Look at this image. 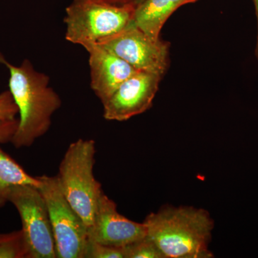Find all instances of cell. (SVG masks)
<instances>
[{"instance_id":"obj_11","label":"cell","mask_w":258,"mask_h":258,"mask_svg":"<svg viewBox=\"0 0 258 258\" xmlns=\"http://www.w3.org/2000/svg\"><path fill=\"white\" fill-rule=\"evenodd\" d=\"M198 0H144L135 8L133 22L142 31L155 40L160 39L164 24L183 5Z\"/></svg>"},{"instance_id":"obj_19","label":"cell","mask_w":258,"mask_h":258,"mask_svg":"<svg viewBox=\"0 0 258 258\" xmlns=\"http://www.w3.org/2000/svg\"><path fill=\"white\" fill-rule=\"evenodd\" d=\"M254 8H255L256 18H257V40H256L255 49H254V55L258 61V0H253Z\"/></svg>"},{"instance_id":"obj_15","label":"cell","mask_w":258,"mask_h":258,"mask_svg":"<svg viewBox=\"0 0 258 258\" xmlns=\"http://www.w3.org/2000/svg\"><path fill=\"white\" fill-rule=\"evenodd\" d=\"M84 258H126L124 247H113L88 241Z\"/></svg>"},{"instance_id":"obj_8","label":"cell","mask_w":258,"mask_h":258,"mask_svg":"<svg viewBox=\"0 0 258 258\" xmlns=\"http://www.w3.org/2000/svg\"><path fill=\"white\" fill-rule=\"evenodd\" d=\"M162 78L147 71L134 73L103 103V118L125 121L145 113L152 106Z\"/></svg>"},{"instance_id":"obj_7","label":"cell","mask_w":258,"mask_h":258,"mask_svg":"<svg viewBox=\"0 0 258 258\" xmlns=\"http://www.w3.org/2000/svg\"><path fill=\"white\" fill-rule=\"evenodd\" d=\"M137 71L164 76L169 66L170 43L149 37L134 23L98 42Z\"/></svg>"},{"instance_id":"obj_9","label":"cell","mask_w":258,"mask_h":258,"mask_svg":"<svg viewBox=\"0 0 258 258\" xmlns=\"http://www.w3.org/2000/svg\"><path fill=\"white\" fill-rule=\"evenodd\" d=\"M87 232L88 241L113 247H125L147 236L144 222L132 221L120 215L116 204L104 191L98 200Z\"/></svg>"},{"instance_id":"obj_4","label":"cell","mask_w":258,"mask_h":258,"mask_svg":"<svg viewBox=\"0 0 258 258\" xmlns=\"http://www.w3.org/2000/svg\"><path fill=\"white\" fill-rule=\"evenodd\" d=\"M134 7L93 0H74L66 8V40L87 50L124 29L133 21Z\"/></svg>"},{"instance_id":"obj_16","label":"cell","mask_w":258,"mask_h":258,"mask_svg":"<svg viewBox=\"0 0 258 258\" xmlns=\"http://www.w3.org/2000/svg\"><path fill=\"white\" fill-rule=\"evenodd\" d=\"M18 108L9 90L0 93V120L17 118Z\"/></svg>"},{"instance_id":"obj_17","label":"cell","mask_w":258,"mask_h":258,"mask_svg":"<svg viewBox=\"0 0 258 258\" xmlns=\"http://www.w3.org/2000/svg\"><path fill=\"white\" fill-rule=\"evenodd\" d=\"M18 125V118L0 120V145L11 142Z\"/></svg>"},{"instance_id":"obj_2","label":"cell","mask_w":258,"mask_h":258,"mask_svg":"<svg viewBox=\"0 0 258 258\" xmlns=\"http://www.w3.org/2000/svg\"><path fill=\"white\" fill-rule=\"evenodd\" d=\"M147 237L165 258H211L209 250L214 221L203 209L165 207L143 222Z\"/></svg>"},{"instance_id":"obj_13","label":"cell","mask_w":258,"mask_h":258,"mask_svg":"<svg viewBox=\"0 0 258 258\" xmlns=\"http://www.w3.org/2000/svg\"><path fill=\"white\" fill-rule=\"evenodd\" d=\"M28 248L23 230L0 234V258H27Z\"/></svg>"},{"instance_id":"obj_10","label":"cell","mask_w":258,"mask_h":258,"mask_svg":"<svg viewBox=\"0 0 258 258\" xmlns=\"http://www.w3.org/2000/svg\"><path fill=\"white\" fill-rule=\"evenodd\" d=\"M86 50L89 55L91 88L103 105L137 70L98 44Z\"/></svg>"},{"instance_id":"obj_6","label":"cell","mask_w":258,"mask_h":258,"mask_svg":"<svg viewBox=\"0 0 258 258\" xmlns=\"http://www.w3.org/2000/svg\"><path fill=\"white\" fill-rule=\"evenodd\" d=\"M9 203L14 205L21 219L27 258H57L48 210L38 188L30 185L15 186Z\"/></svg>"},{"instance_id":"obj_12","label":"cell","mask_w":258,"mask_h":258,"mask_svg":"<svg viewBox=\"0 0 258 258\" xmlns=\"http://www.w3.org/2000/svg\"><path fill=\"white\" fill-rule=\"evenodd\" d=\"M20 185H30L38 188L40 181L37 176L29 174L0 147V209L9 203L12 189Z\"/></svg>"},{"instance_id":"obj_3","label":"cell","mask_w":258,"mask_h":258,"mask_svg":"<svg viewBox=\"0 0 258 258\" xmlns=\"http://www.w3.org/2000/svg\"><path fill=\"white\" fill-rule=\"evenodd\" d=\"M96 153V142L93 139H79L72 142L64 153L56 175L66 200L87 229L92 224L98 200L103 191L93 174Z\"/></svg>"},{"instance_id":"obj_1","label":"cell","mask_w":258,"mask_h":258,"mask_svg":"<svg viewBox=\"0 0 258 258\" xmlns=\"http://www.w3.org/2000/svg\"><path fill=\"white\" fill-rule=\"evenodd\" d=\"M0 64L9 71V91L20 115L11 143L17 149L30 147L50 130L62 100L50 86V77L37 71L28 59L14 66L0 52Z\"/></svg>"},{"instance_id":"obj_14","label":"cell","mask_w":258,"mask_h":258,"mask_svg":"<svg viewBox=\"0 0 258 258\" xmlns=\"http://www.w3.org/2000/svg\"><path fill=\"white\" fill-rule=\"evenodd\" d=\"M124 247L126 258H165L157 244L147 236Z\"/></svg>"},{"instance_id":"obj_18","label":"cell","mask_w":258,"mask_h":258,"mask_svg":"<svg viewBox=\"0 0 258 258\" xmlns=\"http://www.w3.org/2000/svg\"><path fill=\"white\" fill-rule=\"evenodd\" d=\"M100 3H108L117 6H132L137 8L144 0H93Z\"/></svg>"},{"instance_id":"obj_5","label":"cell","mask_w":258,"mask_h":258,"mask_svg":"<svg viewBox=\"0 0 258 258\" xmlns=\"http://www.w3.org/2000/svg\"><path fill=\"white\" fill-rule=\"evenodd\" d=\"M55 239L57 258H84L88 242L87 227L75 211L59 184L57 176H37Z\"/></svg>"}]
</instances>
